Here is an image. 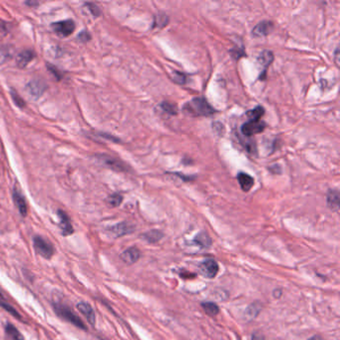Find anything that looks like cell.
I'll use <instances>...</instances> for the list:
<instances>
[{
    "label": "cell",
    "instance_id": "obj_1",
    "mask_svg": "<svg viewBox=\"0 0 340 340\" xmlns=\"http://www.w3.org/2000/svg\"><path fill=\"white\" fill-rule=\"evenodd\" d=\"M185 114L193 117H209L216 113V110L209 104V102L202 97L195 98L187 102L184 106Z\"/></svg>",
    "mask_w": 340,
    "mask_h": 340
},
{
    "label": "cell",
    "instance_id": "obj_2",
    "mask_svg": "<svg viewBox=\"0 0 340 340\" xmlns=\"http://www.w3.org/2000/svg\"><path fill=\"white\" fill-rule=\"evenodd\" d=\"M54 310L60 317H62L65 320H67V321H69L73 325H75L79 328L85 329V330L87 329L86 325L83 323L81 318L78 317L67 306H64L61 304H55L54 305Z\"/></svg>",
    "mask_w": 340,
    "mask_h": 340
},
{
    "label": "cell",
    "instance_id": "obj_3",
    "mask_svg": "<svg viewBox=\"0 0 340 340\" xmlns=\"http://www.w3.org/2000/svg\"><path fill=\"white\" fill-rule=\"evenodd\" d=\"M33 247L35 248L36 252L43 256L46 259H50L54 254V247L53 246L45 241L43 238L36 236L33 239Z\"/></svg>",
    "mask_w": 340,
    "mask_h": 340
},
{
    "label": "cell",
    "instance_id": "obj_4",
    "mask_svg": "<svg viewBox=\"0 0 340 340\" xmlns=\"http://www.w3.org/2000/svg\"><path fill=\"white\" fill-rule=\"evenodd\" d=\"M97 159L106 167L114 170V171H117V172H126L128 171V167L124 164L123 162L115 159V158H112L110 156H107V155H98L97 156Z\"/></svg>",
    "mask_w": 340,
    "mask_h": 340
},
{
    "label": "cell",
    "instance_id": "obj_5",
    "mask_svg": "<svg viewBox=\"0 0 340 340\" xmlns=\"http://www.w3.org/2000/svg\"><path fill=\"white\" fill-rule=\"evenodd\" d=\"M52 27L58 35L62 37H68L75 30V23L74 21L68 19L53 23Z\"/></svg>",
    "mask_w": 340,
    "mask_h": 340
},
{
    "label": "cell",
    "instance_id": "obj_6",
    "mask_svg": "<svg viewBox=\"0 0 340 340\" xmlns=\"http://www.w3.org/2000/svg\"><path fill=\"white\" fill-rule=\"evenodd\" d=\"M47 89V85L42 80H32L26 86V91L32 98L38 99Z\"/></svg>",
    "mask_w": 340,
    "mask_h": 340
},
{
    "label": "cell",
    "instance_id": "obj_7",
    "mask_svg": "<svg viewBox=\"0 0 340 340\" xmlns=\"http://www.w3.org/2000/svg\"><path fill=\"white\" fill-rule=\"evenodd\" d=\"M201 273L208 278H214L218 273V265L215 259H206L200 265Z\"/></svg>",
    "mask_w": 340,
    "mask_h": 340
},
{
    "label": "cell",
    "instance_id": "obj_8",
    "mask_svg": "<svg viewBox=\"0 0 340 340\" xmlns=\"http://www.w3.org/2000/svg\"><path fill=\"white\" fill-rule=\"evenodd\" d=\"M266 128V124L261 121H248L242 126V133L246 137H250L261 133Z\"/></svg>",
    "mask_w": 340,
    "mask_h": 340
},
{
    "label": "cell",
    "instance_id": "obj_9",
    "mask_svg": "<svg viewBox=\"0 0 340 340\" xmlns=\"http://www.w3.org/2000/svg\"><path fill=\"white\" fill-rule=\"evenodd\" d=\"M121 259L127 265H133L141 257V251L137 247H129L121 253Z\"/></svg>",
    "mask_w": 340,
    "mask_h": 340
},
{
    "label": "cell",
    "instance_id": "obj_10",
    "mask_svg": "<svg viewBox=\"0 0 340 340\" xmlns=\"http://www.w3.org/2000/svg\"><path fill=\"white\" fill-rule=\"evenodd\" d=\"M274 29V23L271 21H261L259 22L252 30V35L254 37H262L269 35Z\"/></svg>",
    "mask_w": 340,
    "mask_h": 340
},
{
    "label": "cell",
    "instance_id": "obj_11",
    "mask_svg": "<svg viewBox=\"0 0 340 340\" xmlns=\"http://www.w3.org/2000/svg\"><path fill=\"white\" fill-rule=\"evenodd\" d=\"M58 216L60 218V226H61L63 236L67 237V236L72 235L74 233V229L72 226L71 220L68 215L63 211H58Z\"/></svg>",
    "mask_w": 340,
    "mask_h": 340
},
{
    "label": "cell",
    "instance_id": "obj_12",
    "mask_svg": "<svg viewBox=\"0 0 340 340\" xmlns=\"http://www.w3.org/2000/svg\"><path fill=\"white\" fill-rule=\"evenodd\" d=\"M13 201L18 209L20 215L22 216H27V204L25 201V198L19 191H14L13 193Z\"/></svg>",
    "mask_w": 340,
    "mask_h": 340
},
{
    "label": "cell",
    "instance_id": "obj_13",
    "mask_svg": "<svg viewBox=\"0 0 340 340\" xmlns=\"http://www.w3.org/2000/svg\"><path fill=\"white\" fill-rule=\"evenodd\" d=\"M77 309L85 316V318L87 319V321L91 325L95 324L96 315H95L94 309H92V307L89 304H87V303H79L77 305Z\"/></svg>",
    "mask_w": 340,
    "mask_h": 340
},
{
    "label": "cell",
    "instance_id": "obj_14",
    "mask_svg": "<svg viewBox=\"0 0 340 340\" xmlns=\"http://www.w3.org/2000/svg\"><path fill=\"white\" fill-rule=\"evenodd\" d=\"M110 232L115 237H123L125 235L131 234L134 232V226L128 222H121L112 228H110Z\"/></svg>",
    "mask_w": 340,
    "mask_h": 340
},
{
    "label": "cell",
    "instance_id": "obj_15",
    "mask_svg": "<svg viewBox=\"0 0 340 340\" xmlns=\"http://www.w3.org/2000/svg\"><path fill=\"white\" fill-rule=\"evenodd\" d=\"M273 60H274V54L271 51L266 50V51L261 52V54L259 55L257 61H258V64L263 68L262 75H260V77H259L260 79H262V78L266 77V75H267V68L271 65V63L273 62Z\"/></svg>",
    "mask_w": 340,
    "mask_h": 340
},
{
    "label": "cell",
    "instance_id": "obj_16",
    "mask_svg": "<svg viewBox=\"0 0 340 340\" xmlns=\"http://www.w3.org/2000/svg\"><path fill=\"white\" fill-rule=\"evenodd\" d=\"M34 58V52L32 50H24L17 56V66L20 68L26 67Z\"/></svg>",
    "mask_w": 340,
    "mask_h": 340
},
{
    "label": "cell",
    "instance_id": "obj_17",
    "mask_svg": "<svg viewBox=\"0 0 340 340\" xmlns=\"http://www.w3.org/2000/svg\"><path fill=\"white\" fill-rule=\"evenodd\" d=\"M327 204L328 207L334 211L337 212L339 210V193L336 190L329 191L327 195Z\"/></svg>",
    "mask_w": 340,
    "mask_h": 340
},
{
    "label": "cell",
    "instance_id": "obj_18",
    "mask_svg": "<svg viewBox=\"0 0 340 340\" xmlns=\"http://www.w3.org/2000/svg\"><path fill=\"white\" fill-rule=\"evenodd\" d=\"M238 181L244 192L250 191V188L253 186V183H254L253 178L246 173H240L238 175Z\"/></svg>",
    "mask_w": 340,
    "mask_h": 340
},
{
    "label": "cell",
    "instance_id": "obj_19",
    "mask_svg": "<svg viewBox=\"0 0 340 340\" xmlns=\"http://www.w3.org/2000/svg\"><path fill=\"white\" fill-rule=\"evenodd\" d=\"M195 243H196V245H198V246H200L203 248H207V247H211L212 240L207 233H200L195 238Z\"/></svg>",
    "mask_w": 340,
    "mask_h": 340
},
{
    "label": "cell",
    "instance_id": "obj_20",
    "mask_svg": "<svg viewBox=\"0 0 340 340\" xmlns=\"http://www.w3.org/2000/svg\"><path fill=\"white\" fill-rule=\"evenodd\" d=\"M164 235L162 232L160 231H157V230H153V231H150L146 234L143 235V239L145 241H147L148 243L150 244H155V243H158L159 241H161L163 239Z\"/></svg>",
    "mask_w": 340,
    "mask_h": 340
},
{
    "label": "cell",
    "instance_id": "obj_21",
    "mask_svg": "<svg viewBox=\"0 0 340 340\" xmlns=\"http://www.w3.org/2000/svg\"><path fill=\"white\" fill-rule=\"evenodd\" d=\"M247 117H249L250 121H260L261 117L265 115V109L261 106H257L252 110H249L247 113Z\"/></svg>",
    "mask_w": 340,
    "mask_h": 340
},
{
    "label": "cell",
    "instance_id": "obj_22",
    "mask_svg": "<svg viewBox=\"0 0 340 340\" xmlns=\"http://www.w3.org/2000/svg\"><path fill=\"white\" fill-rule=\"evenodd\" d=\"M260 309H261V308H260V305L258 303H254V304L250 305L246 310L245 317L247 318V320L254 319L258 315Z\"/></svg>",
    "mask_w": 340,
    "mask_h": 340
},
{
    "label": "cell",
    "instance_id": "obj_23",
    "mask_svg": "<svg viewBox=\"0 0 340 340\" xmlns=\"http://www.w3.org/2000/svg\"><path fill=\"white\" fill-rule=\"evenodd\" d=\"M5 331L7 335L12 340H24L23 335L19 332V330L12 324H7L5 327Z\"/></svg>",
    "mask_w": 340,
    "mask_h": 340
},
{
    "label": "cell",
    "instance_id": "obj_24",
    "mask_svg": "<svg viewBox=\"0 0 340 340\" xmlns=\"http://www.w3.org/2000/svg\"><path fill=\"white\" fill-rule=\"evenodd\" d=\"M202 307L205 310V312L210 316H216V314L219 312L217 306L214 303H205V304H202Z\"/></svg>",
    "mask_w": 340,
    "mask_h": 340
},
{
    "label": "cell",
    "instance_id": "obj_25",
    "mask_svg": "<svg viewBox=\"0 0 340 340\" xmlns=\"http://www.w3.org/2000/svg\"><path fill=\"white\" fill-rule=\"evenodd\" d=\"M12 55V50L8 46H0V65L4 64Z\"/></svg>",
    "mask_w": 340,
    "mask_h": 340
},
{
    "label": "cell",
    "instance_id": "obj_26",
    "mask_svg": "<svg viewBox=\"0 0 340 340\" xmlns=\"http://www.w3.org/2000/svg\"><path fill=\"white\" fill-rule=\"evenodd\" d=\"M161 107H162V109H163L165 112H167V113H169V114H174V115H176L177 112H178L177 106H176L175 104H172V103H169V102H163V103L161 104Z\"/></svg>",
    "mask_w": 340,
    "mask_h": 340
},
{
    "label": "cell",
    "instance_id": "obj_27",
    "mask_svg": "<svg viewBox=\"0 0 340 340\" xmlns=\"http://www.w3.org/2000/svg\"><path fill=\"white\" fill-rule=\"evenodd\" d=\"M122 200H123V197L121 195L114 194L108 199V202L112 207H119L122 203Z\"/></svg>",
    "mask_w": 340,
    "mask_h": 340
},
{
    "label": "cell",
    "instance_id": "obj_28",
    "mask_svg": "<svg viewBox=\"0 0 340 340\" xmlns=\"http://www.w3.org/2000/svg\"><path fill=\"white\" fill-rule=\"evenodd\" d=\"M10 94H11V97H12V100L14 101L15 105L18 106L19 108H23L25 106V102L23 101V99L18 95V93L15 92L14 90H11L10 91Z\"/></svg>",
    "mask_w": 340,
    "mask_h": 340
},
{
    "label": "cell",
    "instance_id": "obj_29",
    "mask_svg": "<svg viewBox=\"0 0 340 340\" xmlns=\"http://www.w3.org/2000/svg\"><path fill=\"white\" fill-rule=\"evenodd\" d=\"M173 80H174V82L183 85V84H185V81H186V77H185V74H183L181 72L174 71V73H173Z\"/></svg>",
    "mask_w": 340,
    "mask_h": 340
},
{
    "label": "cell",
    "instance_id": "obj_30",
    "mask_svg": "<svg viewBox=\"0 0 340 340\" xmlns=\"http://www.w3.org/2000/svg\"><path fill=\"white\" fill-rule=\"evenodd\" d=\"M86 6L88 7V9L90 10V12L92 13L95 17L100 16V14H101V10H100V8H99L95 3H86Z\"/></svg>",
    "mask_w": 340,
    "mask_h": 340
},
{
    "label": "cell",
    "instance_id": "obj_31",
    "mask_svg": "<svg viewBox=\"0 0 340 340\" xmlns=\"http://www.w3.org/2000/svg\"><path fill=\"white\" fill-rule=\"evenodd\" d=\"M168 21V18L166 15H158L156 17V22H155V25L156 26H165L166 23Z\"/></svg>",
    "mask_w": 340,
    "mask_h": 340
},
{
    "label": "cell",
    "instance_id": "obj_32",
    "mask_svg": "<svg viewBox=\"0 0 340 340\" xmlns=\"http://www.w3.org/2000/svg\"><path fill=\"white\" fill-rule=\"evenodd\" d=\"M90 38H91V36H90V34H89L87 31H83V32H81V33L79 34V39H80V41L87 42V41L90 40Z\"/></svg>",
    "mask_w": 340,
    "mask_h": 340
},
{
    "label": "cell",
    "instance_id": "obj_33",
    "mask_svg": "<svg viewBox=\"0 0 340 340\" xmlns=\"http://www.w3.org/2000/svg\"><path fill=\"white\" fill-rule=\"evenodd\" d=\"M47 67H48V69L55 75V77H56L57 79H60V78H61V74H60V72H59L55 67H53V66H51V65H48Z\"/></svg>",
    "mask_w": 340,
    "mask_h": 340
},
{
    "label": "cell",
    "instance_id": "obj_34",
    "mask_svg": "<svg viewBox=\"0 0 340 340\" xmlns=\"http://www.w3.org/2000/svg\"><path fill=\"white\" fill-rule=\"evenodd\" d=\"M251 340H265V337H263L262 334L258 333V332H255V333L252 334Z\"/></svg>",
    "mask_w": 340,
    "mask_h": 340
},
{
    "label": "cell",
    "instance_id": "obj_35",
    "mask_svg": "<svg viewBox=\"0 0 340 340\" xmlns=\"http://www.w3.org/2000/svg\"><path fill=\"white\" fill-rule=\"evenodd\" d=\"M280 295H281V290H280V289H278V290L276 289V290H275V292H274V296H275V297H277V298H278Z\"/></svg>",
    "mask_w": 340,
    "mask_h": 340
},
{
    "label": "cell",
    "instance_id": "obj_36",
    "mask_svg": "<svg viewBox=\"0 0 340 340\" xmlns=\"http://www.w3.org/2000/svg\"><path fill=\"white\" fill-rule=\"evenodd\" d=\"M308 340H323V339H322V337H321V336H319V335H314V336L310 337V338H309V339Z\"/></svg>",
    "mask_w": 340,
    "mask_h": 340
},
{
    "label": "cell",
    "instance_id": "obj_37",
    "mask_svg": "<svg viewBox=\"0 0 340 340\" xmlns=\"http://www.w3.org/2000/svg\"><path fill=\"white\" fill-rule=\"evenodd\" d=\"M26 4L27 5H31V6H33V5H38V2H26Z\"/></svg>",
    "mask_w": 340,
    "mask_h": 340
},
{
    "label": "cell",
    "instance_id": "obj_38",
    "mask_svg": "<svg viewBox=\"0 0 340 340\" xmlns=\"http://www.w3.org/2000/svg\"><path fill=\"white\" fill-rule=\"evenodd\" d=\"M100 340H105V339H100Z\"/></svg>",
    "mask_w": 340,
    "mask_h": 340
}]
</instances>
